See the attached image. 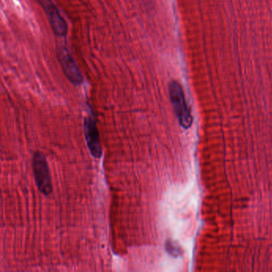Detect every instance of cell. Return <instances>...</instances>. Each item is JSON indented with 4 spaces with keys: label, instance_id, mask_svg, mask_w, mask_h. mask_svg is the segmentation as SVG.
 Listing matches in <instances>:
<instances>
[{
    "label": "cell",
    "instance_id": "1",
    "mask_svg": "<svg viewBox=\"0 0 272 272\" xmlns=\"http://www.w3.org/2000/svg\"><path fill=\"white\" fill-rule=\"evenodd\" d=\"M168 92L172 108L179 123L184 129H189L192 125L193 119L187 106L182 86L176 81H172L168 86Z\"/></svg>",
    "mask_w": 272,
    "mask_h": 272
},
{
    "label": "cell",
    "instance_id": "2",
    "mask_svg": "<svg viewBox=\"0 0 272 272\" xmlns=\"http://www.w3.org/2000/svg\"><path fill=\"white\" fill-rule=\"evenodd\" d=\"M32 168L37 188L43 195L49 196L53 190L51 172L47 159L41 152L38 151L34 154Z\"/></svg>",
    "mask_w": 272,
    "mask_h": 272
},
{
    "label": "cell",
    "instance_id": "3",
    "mask_svg": "<svg viewBox=\"0 0 272 272\" xmlns=\"http://www.w3.org/2000/svg\"><path fill=\"white\" fill-rule=\"evenodd\" d=\"M56 54L65 76L73 85H82L83 75L68 48L64 44H59L56 47Z\"/></svg>",
    "mask_w": 272,
    "mask_h": 272
},
{
    "label": "cell",
    "instance_id": "4",
    "mask_svg": "<svg viewBox=\"0 0 272 272\" xmlns=\"http://www.w3.org/2000/svg\"><path fill=\"white\" fill-rule=\"evenodd\" d=\"M54 35L63 38L68 33V25L57 7L51 0H40Z\"/></svg>",
    "mask_w": 272,
    "mask_h": 272
},
{
    "label": "cell",
    "instance_id": "5",
    "mask_svg": "<svg viewBox=\"0 0 272 272\" xmlns=\"http://www.w3.org/2000/svg\"><path fill=\"white\" fill-rule=\"evenodd\" d=\"M84 132L86 143L93 157L100 158L102 155L100 137L97 127L96 120L92 114L84 119Z\"/></svg>",
    "mask_w": 272,
    "mask_h": 272
},
{
    "label": "cell",
    "instance_id": "6",
    "mask_svg": "<svg viewBox=\"0 0 272 272\" xmlns=\"http://www.w3.org/2000/svg\"><path fill=\"white\" fill-rule=\"evenodd\" d=\"M165 251L174 258H177L182 254V249L179 243L176 241L170 239L165 242Z\"/></svg>",
    "mask_w": 272,
    "mask_h": 272
}]
</instances>
